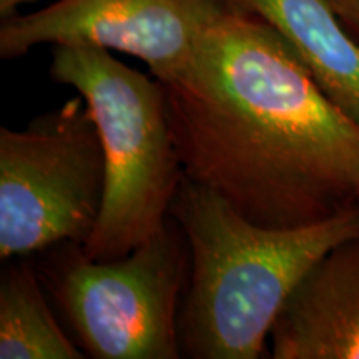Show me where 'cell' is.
Instances as JSON below:
<instances>
[{"instance_id":"obj_1","label":"cell","mask_w":359,"mask_h":359,"mask_svg":"<svg viewBox=\"0 0 359 359\" xmlns=\"http://www.w3.org/2000/svg\"><path fill=\"white\" fill-rule=\"evenodd\" d=\"M161 83L185 177L241 217L294 228L359 201V125L258 17L230 8Z\"/></svg>"},{"instance_id":"obj_9","label":"cell","mask_w":359,"mask_h":359,"mask_svg":"<svg viewBox=\"0 0 359 359\" xmlns=\"http://www.w3.org/2000/svg\"><path fill=\"white\" fill-rule=\"evenodd\" d=\"M8 262L0 278V359L85 358L48 306L40 276L24 262Z\"/></svg>"},{"instance_id":"obj_3","label":"cell","mask_w":359,"mask_h":359,"mask_svg":"<svg viewBox=\"0 0 359 359\" xmlns=\"http://www.w3.org/2000/svg\"><path fill=\"white\" fill-rule=\"evenodd\" d=\"M50 75L87 103L105 156L102 210L80 246L92 259L125 257L167 223L185 178L163 83L87 45L53 47Z\"/></svg>"},{"instance_id":"obj_5","label":"cell","mask_w":359,"mask_h":359,"mask_svg":"<svg viewBox=\"0 0 359 359\" xmlns=\"http://www.w3.org/2000/svg\"><path fill=\"white\" fill-rule=\"evenodd\" d=\"M105 193V156L95 120L80 95L30 120L0 128V258L83 245Z\"/></svg>"},{"instance_id":"obj_10","label":"cell","mask_w":359,"mask_h":359,"mask_svg":"<svg viewBox=\"0 0 359 359\" xmlns=\"http://www.w3.org/2000/svg\"><path fill=\"white\" fill-rule=\"evenodd\" d=\"M341 22L359 43V0H333Z\"/></svg>"},{"instance_id":"obj_11","label":"cell","mask_w":359,"mask_h":359,"mask_svg":"<svg viewBox=\"0 0 359 359\" xmlns=\"http://www.w3.org/2000/svg\"><path fill=\"white\" fill-rule=\"evenodd\" d=\"M30 2H37V0H0V17L2 19L11 17L20 6H25V4Z\"/></svg>"},{"instance_id":"obj_8","label":"cell","mask_w":359,"mask_h":359,"mask_svg":"<svg viewBox=\"0 0 359 359\" xmlns=\"http://www.w3.org/2000/svg\"><path fill=\"white\" fill-rule=\"evenodd\" d=\"M280 34L323 92L359 125V43L333 0H228Z\"/></svg>"},{"instance_id":"obj_6","label":"cell","mask_w":359,"mask_h":359,"mask_svg":"<svg viewBox=\"0 0 359 359\" xmlns=\"http://www.w3.org/2000/svg\"><path fill=\"white\" fill-rule=\"evenodd\" d=\"M228 0H55L2 19L0 57H24L42 45H87L140 58L160 82L188 64Z\"/></svg>"},{"instance_id":"obj_2","label":"cell","mask_w":359,"mask_h":359,"mask_svg":"<svg viewBox=\"0 0 359 359\" xmlns=\"http://www.w3.org/2000/svg\"><path fill=\"white\" fill-rule=\"evenodd\" d=\"M170 217L190 251L178 331L182 356L191 359L263 358L273 323L304 273L359 236V201L323 222L266 228L187 177Z\"/></svg>"},{"instance_id":"obj_7","label":"cell","mask_w":359,"mask_h":359,"mask_svg":"<svg viewBox=\"0 0 359 359\" xmlns=\"http://www.w3.org/2000/svg\"><path fill=\"white\" fill-rule=\"evenodd\" d=\"M275 359H359V236L304 273L269 333Z\"/></svg>"},{"instance_id":"obj_4","label":"cell","mask_w":359,"mask_h":359,"mask_svg":"<svg viewBox=\"0 0 359 359\" xmlns=\"http://www.w3.org/2000/svg\"><path fill=\"white\" fill-rule=\"evenodd\" d=\"M47 251L39 276L85 356L182 358L180 298L190 251L172 217L150 240L115 259L88 258L75 243Z\"/></svg>"}]
</instances>
